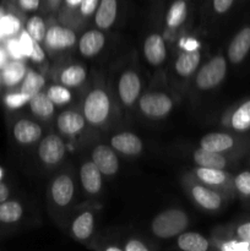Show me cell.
<instances>
[{
    "label": "cell",
    "mask_w": 250,
    "mask_h": 251,
    "mask_svg": "<svg viewBox=\"0 0 250 251\" xmlns=\"http://www.w3.org/2000/svg\"><path fill=\"white\" fill-rule=\"evenodd\" d=\"M194 162L199 167H206V168H217L225 169L227 166V159L218 152H211L207 150L198 149L194 152Z\"/></svg>",
    "instance_id": "cell-20"
},
{
    "label": "cell",
    "mask_w": 250,
    "mask_h": 251,
    "mask_svg": "<svg viewBox=\"0 0 250 251\" xmlns=\"http://www.w3.org/2000/svg\"><path fill=\"white\" fill-rule=\"evenodd\" d=\"M19 41H20V44H21L24 56L29 58V55H31L32 53V49H33V44H34V41L32 39V37L27 33V31H24L21 33V36H20Z\"/></svg>",
    "instance_id": "cell-38"
},
{
    "label": "cell",
    "mask_w": 250,
    "mask_h": 251,
    "mask_svg": "<svg viewBox=\"0 0 250 251\" xmlns=\"http://www.w3.org/2000/svg\"><path fill=\"white\" fill-rule=\"evenodd\" d=\"M44 43L53 50H64L74 47L76 43V34L73 29L55 25L47 29Z\"/></svg>",
    "instance_id": "cell-7"
},
{
    "label": "cell",
    "mask_w": 250,
    "mask_h": 251,
    "mask_svg": "<svg viewBox=\"0 0 250 251\" xmlns=\"http://www.w3.org/2000/svg\"><path fill=\"white\" fill-rule=\"evenodd\" d=\"M29 98L31 97L24 92L11 93V95L5 97V104L11 109H17V108L24 107L27 102H29Z\"/></svg>",
    "instance_id": "cell-36"
},
{
    "label": "cell",
    "mask_w": 250,
    "mask_h": 251,
    "mask_svg": "<svg viewBox=\"0 0 250 251\" xmlns=\"http://www.w3.org/2000/svg\"><path fill=\"white\" fill-rule=\"evenodd\" d=\"M92 161L104 176H113L118 172L119 161L110 147L105 145H98L92 151Z\"/></svg>",
    "instance_id": "cell-8"
},
{
    "label": "cell",
    "mask_w": 250,
    "mask_h": 251,
    "mask_svg": "<svg viewBox=\"0 0 250 251\" xmlns=\"http://www.w3.org/2000/svg\"><path fill=\"white\" fill-rule=\"evenodd\" d=\"M234 186L242 195L250 198V172H240L234 178Z\"/></svg>",
    "instance_id": "cell-35"
},
{
    "label": "cell",
    "mask_w": 250,
    "mask_h": 251,
    "mask_svg": "<svg viewBox=\"0 0 250 251\" xmlns=\"http://www.w3.org/2000/svg\"><path fill=\"white\" fill-rule=\"evenodd\" d=\"M74 191H75V186H74L73 179L66 174L56 176L51 184V198L54 202L60 207H65L71 202L74 198Z\"/></svg>",
    "instance_id": "cell-10"
},
{
    "label": "cell",
    "mask_w": 250,
    "mask_h": 251,
    "mask_svg": "<svg viewBox=\"0 0 250 251\" xmlns=\"http://www.w3.org/2000/svg\"><path fill=\"white\" fill-rule=\"evenodd\" d=\"M53 1H55V0H53Z\"/></svg>",
    "instance_id": "cell-54"
},
{
    "label": "cell",
    "mask_w": 250,
    "mask_h": 251,
    "mask_svg": "<svg viewBox=\"0 0 250 251\" xmlns=\"http://www.w3.org/2000/svg\"><path fill=\"white\" fill-rule=\"evenodd\" d=\"M26 31L29 36L32 37L34 42H42L44 41V37L47 33L46 22L38 15H33L28 19L26 24Z\"/></svg>",
    "instance_id": "cell-32"
},
{
    "label": "cell",
    "mask_w": 250,
    "mask_h": 251,
    "mask_svg": "<svg viewBox=\"0 0 250 251\" xmlns=\"http://www.w3.org/2000/svg\"><path fill=\"white\" fill-rule=\"evenodd\" d=\"M0 37H2V33H1V29H0Z\"/></svg>",
    "instance_id": "cell-52"
},
{
    "label": "cell",
    "mask_w": 250,
    "mask_h": 251,
    "mask_svg": "<svg viewBox=\"0 0 250 251\" xmlns=\"http://www.w3.org/2000/svg\"><path fill=\"white\" fill-rule=\"evenodd\" d=\"M109 97L102 88L91 91L83 102V117L92 125H100L104 123L109 115Z\"/></svg>",
    "instance_id": "cell-2"
},
{
    "label": "cell",
    "mask_w": 250,
    "mask_h": 251,
    "mask_svg": "<svg viewBox=\"0 0 250 251\" xmlns=\"http://www.w3.org/2000/svg\"><path fill=\"white\" fill-rule=\"evenodd\" d=\"M104 43V34L97 29H91L81 36L80 41H78V50L83 56L91 58L102 50Z\"/></svg>",
    "instance_id": "cell-15"
},
{
    "label": "cell",
    "mask_w": 250,
    "mask_h": 251,
    "mask_svg": "<svg viewBox=\"0 0 250 251\" xmlns=\"http://www.w3.org/2000/svg\"><path fill=\"white\" fill-rule=\"evenodd\" d=\"M58 129L65 135H76L85 127V117L74 110H65L56 120Z\"/></svg>",
    "instance_id": "cell-18"
},
{
    "label": "cell",
    "mask_w": 250,
    "mask_h": 251,
    "mask_svg": "<svg viewBox=\"0 0 250 251\" xmlns=\"http://www.w3.org/2000/svg\"><path fill=\"white\" fill-rule=\"evenodd\" d=\"M189 226V218L184 211L178 208H169L153 218L151 229L156 237L161 239H169L179 235Z\"/></svg>",
    "instance_id": "cell-1"
},
{
    "label": "cell",
    "mask_w": 250,
    "mask_h": 251,
    "mask_svg": "<svg viewBox=\"0 0 250 251\" xmlns=\"http://www.w3.org/2000/svg\"><path fill=\"white\" fill-rule=\"evenodd\" d=\"M225 74H227V61L225 56H213L200 69L196 75V86L203 91L212 90L222 82L223 78L225 77Z\"/></svg>",
    "instance_id": "cell-3"
},
{
    "label": "cell",
    "mask_w": 250,
    "mask_h": 251,
    "mask_svg": "<svg viewBox=\"0 0 250 251\" xmlns=\"http://www.w3.org/2000/svg\"><path fill=\"white\" fill-rule=\"evenodd\" d=\"M139 107L146 117L163 118L173 109V100L166 93L151 92L142 96Z\"/></svg>",
    "instance_id": "cell-4"
},
{
    "label": "cell",
    "mask_w": 250,
    "mask_h": 251,
    "mask_svg": "<svg viewBox=\"0 0 250 251\" xmlns=\"http://www.w3.org/2000/svg\"><path fill=\"white\" fill-rule=\"evenodd\" d=\"M105 250H107V251H122V249H120V248H118V247H109V248H107Z\"/></svg>",
    "instance_id": "cell-50"
},
{
    "label": "cell",
    "mask_w": 250,
    "mask_h": 251,
    "mask_svg": "<svg viewBox=\"0 0 250 251\" xmlns=\"http://www.w3.org/2000/svg\"><path fill=\"white\" fill-rule=\"evenodd\" d=\"M24 215V208L17 201H4L0 203V222L15 223Z\"/></svg>",
    "instance_id": "cell-29"
},
{
    "label": "cell",
    "mask_w": 250,
    "mask_h": 251,
    "mask_svg": "<svg viewBox=\"0 0 250 251\" xmlns=\"http://www.w3.org/2000/svg\"><path fill=\"white\" fill-rule=\"evenodd\" d=\"M250 51V26H245L233 37L228 46V59L232 64H239Z\"/></svg>",
    "instance_id": "cell-9"
},
{
    "label": "cell",
    "mask_w": 250,
    "mask_h": 251,
    "mask_svg": "<svg viewBox=\"0 0 250 251\" xmlns=\"http://www.w3.org/2000/svg\"><path fill=\"white\" fill-rule=\"evenodd\" d=\"M38 156L46 164L59 163L65 156V145L58 135L50 134L44 137L38 147Z\"/></svg>",
    "instance_id": "cell-5"
},
{
    "label": "cell",
    "mask_w": 250,
    "mask_h": 251,
    "mask_svg": "<svg viewBox=\"0 0 250 251\" xmlns=\"http://www.w3.org/2000/svg\"><path fill=\"white\" fill-rule=\"evenodd\" d=\"M29 108H31L32 113H33L36 117L47 118L51 117L54 114V103L51 102L50 98L47 96V93L38 92L37 95L32 96L29 98Z\"/></svg>",
    "instance_id": "cell-24"
},
{
    "label": "cell",
    "mask_w": 250,
    "mask_h": 251,
    "mask_svg": "<svg viewBox=\"0 0 250 251\" xmlns=\"http://www.w3.org/2000/svg\"><path fill=\"white\" fill-rule=\"evenodd\" d=\"M46 80H44L43 76L39 73L34 70H27L26 76L22 80V86H21V92L26 93L29 97L37 95L38 92H41V90L43 88Z\"/></svg>",
    "instance_id": "cell-30"
},
{
    "label": "cell",
    "mask_w": 250,
    "mask_h": 251,
    "mask_svg": "<svg viewBox=\"0 0 250 251\" xmlns=\"http://www.w3.org/2000/svg\"><path fill=\"white\" fill-rule=\"evenodd\" d=\"M14 137L19 144L31 145L42 136V129L37 123L28 119H21L14 125Z\"/></svg>",
    "instance_id": "cell-12"
},
{
    "label": "cell",
    "mask_w": 250,
    "mask_h": 251,
    "mask_svg": "<svg viewBox=\"0 0 250 251\" xmlns=\"http://www.w3.org/2000/svg\"><path fill=\"white\" fill-rule=\"evenodd\" d=\"M237 237L250 244V222L243 223L237 228Z\"/></svg>",
    "instance_id": "cell-43"
},
{
    "label": "cell",
    "mask_w": 250,
    "mask_h": 251,
    "mask_svg": "<svg viewBox=\"0 0 250 251\" xmlns=\"http://www.w3.org/2000/svg\"><path fill=\"white\" fill-rule=\"evenodd\" d=\"M1 176H2V171L0 169V179H1Z\"/></svg>",
    "instance_id": "cell-51"
},
{
    "label": "cell",
    "mask_w": 250,
    "mask_h": 251,
    "mask_svg": "<svg viewBox=\"0 0 250 251\" xmlns=\"http://www.w3.org/2000/svg\"><path fill=\"white\" fill-rule=\"evenodd\" d=\"M110 145L115 151L127 156H136L142 151V141L132 132H120L110 140Z\"/></svg>",
    "instance_id": "cell-13"
},
{
    "label": "cell",
    "mask_w": 250,
    "mask_h": 251,
    "mask_svg": "<svg viewBox=\"0 0 250 251\" xmlns=\"http://www.w3.org/2000/svg\"><path fill=\"white\" fill-rule=\"evenodd\" d=\"M196 176L201 181L210 185H221L227 180V176L223 169L217 168H206V167H199L196 169Z\"/></svg>",
    "instance_id": "cell-31"
},
{
    "label": "cell",
    "mask_w": 250,
    "mask_h": 251,
    "mask_svg": "<svg viewBox=\"0 0 250 251\" xmlns=\"http://www.w3.org/2000/svg\"><path fill=\"white\" fill-rule=\"evenodd\" d=\"M9 195H10L9 188H7L4 183H0V203L6 201L7 198H9Z\"/></svg>",
    "instance_id": "cell-47"
},
{
    "label": "cell",
    "mask_w": 250,
    "mask_h": 251,
    "mask_svg": "<svg viewBox=\"0 0 250 251\" xmlns=\"http://www.w3.org/2000/svg\"><path fill=\"white\" fill-rule=\"evenodd\" d=\"M193 198L201 207L208 211H216L222 205V199L216 191L201 185H195L191 189Z\"/></svg>",
    "instance_id": "cell-19"
},
{
    "label": "cell",
    "mask_w": 250,
    "mask_h": 251,
    "mask_svg": "<svg viewBox=\"0 0 250 251\" xmlns=\"http://www.w3.org/2000/svg\"><path fill=\"white\" fill-rule=\"evenodd\" d=\"M221 249L225 251H250V244L242 239L228 240L221 247Z\"/></svg>",
    "instance_id": "cell-37"
},
{
    "label": "cell",
    "mask_w": 250,
    "mask_h": 251,
    "mask_svg": "<svg viewBox=\"0 0 250 251\" xmlns=\"http://www.w3.org/2000/svg\"><path fill=\"white\" fill-rule=\"evenodd\" d=\"M29 59H31L32 61H34V63H42V61L46 59V54H44L43 49H42V47L39 46L38 42H34L33 49H32V53L31 55H29Z\"/></svg>",
    "instance_id": "cell-42"
},
{
    "label": "cell",
    "mask_w": 250,
    "mask_h": 251,
    "mask_svg": "<svg viewBox=\"0 0 250 251\" xmlns=\"http://www.w3.org/2000/svg\"><path fill=\"white\" fill-rule=\"evenodd\" d=\"M229 124L237 131H247L250 129V100H245L233 112Z\"/></svg>",
    "instance_id": "cell-26"
},
{
    "label": "cell",
    "mask_w": 250,
    "mask_h": 251,
    "mask_svg": "<svg viewBox=\"0 0 250 251\" xmlns=\"http://www.w3.org/2000/svg\"><path fill=\"white\" fill-rule=\"evenodd\" d=\"M81 1H82V0H64L66 6L69 7H78V5H80Z\"/></svg>",
    "instance_id": "cell-49"
},
{
    "label": "cell",
    "mask_w": 250,
    "mask_h": 251,
    "mask_svg": "<svg viewBox=\"0 0 250 251\" xmlns=\"http://www.w3.org/2000/svg\"><path fill=\"white\" fill-rule=\"evenodd\" d=\"M118 92L125 105H132L141 92V80L135 71L127 70L123 73L118 82Z\"/></svg>",
    "instance_id": "cell-6"
},
{
    "label": "cell",
    "mask_w": 250,
    "mask_h": 251,
    "mask_svg": "<svg viewBox=\"0 0 250 251\" xmlns=\"http://www.w3.org/2000/svg\"><path fill=\"white\" fill-rule=\"evenodd\" d=\"M125 250L126 251H147L146 245L142 242L137 239H131L127 242V244L125 245Z\"/></svg>",
    "instance_id": "cell-45"
},
{
    "label": "cell",
    "mask_w": 250,
    "mask_h": 251,
    "mask_svg": "<svg viewBox=\"0 0 250 251\" xmlns=\"http://www.w3.org/2000/svg\"><path fill=\"white\" fill-rule=\"evenodd\" d=\"M201 61V54L198 49L185 50L178 56L175 61V71L180 76L188 77L198 69Z\"/></svg>",
    "instance_id": "cell-21"
},
{
    "label": "cell",
    "mask_w": 250,
    "mask_h": 251,
    "mask_svg": "<svg viewBox=\"0 0 250 251\" xmlns=\"http://www.w3.org/2000/svg\"><path fill=\"white\" fill-rule=\"evenodd\" d=\"M234 0H213V9L217 14H225L232 7Z\"/></svg>",
    "instance_id": "cell-41"
},
{
    "label": "cell",
    "mask_w": 250,
    "mask_h": 251,
    "mask_svg": "<svg viewBox=\"0 0 250 251\" xmlns=\"http://www.w3.org/2000/svg\"><path fill=\"white\" fill-rule=\"evenodd\" d=\"M80 179L86 193L95 195L102 189V172L93 161L82 164L80 169Z\"/></svg>",
    "instance_id": "cell-14"
},
{
    "label": "cell",
    "mask_w": 250,
    "mask_h": 251,
    "mask_svg": "<svg viewBox=\"0 0 250 251\" xmlns=\"http://www.w3.org/2000/svg\"><path fill=\"white\" fill-rule=\"evenodd\" d=\"M86 76L87 75L85 68L74 64L64 69L60 75V81L66 87H77L86 80Z\"/></svg>",
    "instance_id": "cell-28"
},
{
    "label": "cell",
    "mask_w": 250,
    "mask_h": 251,
    "mask_svg": "<svg viewBox=\"0 0 250 251\" xmlns=\"http://www.w3.org/2000/svg\"><path fill=\"white\" fill-rule=\"evenodd\" d=\"M47 96L50 98L51 102L56 105H63L70 102L71 92L69 87L61 85H53L47 91Z\"/></svg>",
    "instance_id": "cell-33"
},
{
    "label": "cell",
    "mask_w": 250,
    "mask_h": 251,
    "mask_svg": "<svg viewBox=\"0 0 250 251\" xmlns=\"http://www.w3.org/2000/svg\"><path fill=\"white\" fill-rule=\"evenodd\" d=\"M7 64V54L2 49H0V68H4Z\"/></svg>",
    "instance_id": "cell-48"
},
{
    "label": "cell",
    "mask_w": 250,
    "mask_h": 251,
    "mask_svg": "<svg viewBox=\"0 0 250 251\" xmlns=\"http://www.w3.org/2000/svg\"><path fill=\"white\" fill-rule=\"evenodd\" d=\"M186 12H188V5L185 0H175L172 2L166 16L167 26L171 28H176L180 26L185 21Z\"/></svg>",
    "instance_id": "cell-27"
},
{
    "label": "cell",
    "mask_w": 250,
    "mask_h": 251,
    "mask_svg": "<svg viewBox=\"0 0 250 251\" xmlns=\"http://www.w3.org/2000/svg\"><path fill=\"white\" fill-rule=\"evenodd\" d=\"M20 28H21V22L14 15L7 14L0 17V29L2 36H15L17 32H20Z\"/></svg>",
    "instance_id": "cell-34"
},
{
    "label": "cell",
    "mask_w": 250,
    "mask_h": 251,
    "mask_svg": "<svg viewBox=\"0 0 250 251\" xmlns=\"http://www.w3.org/2000/svg\"><path fill=\"white\" fill-rule=\"evenodd\" d=\"M95 228V217L91 212L81 213L73 222V234L78 240H86L92 235Z\"/></svg>",
    "instance_id": "cell-25"
},
{
    "label": "cell",
    "mask_w": 250,
    "mask_h": 251,
    "mask_svg": "<svg viewBox=\"0 0 250 251\" xmlns=\"http://www.w3.org/2000/svg\"><path fill=\"white\" fill-rule=\"evenodd\" d=\"M118 0H100L96 10L95 24L100 29H108L112 27L117 19Z\"/></svg>",
    "instance_id": "cell-17"
},
{
    "label": "cell",
    "mask_w": 250,
    "mask_h": 251,
    "mask_svg": "<svg viewBox=\"0 0 250 251\" xmlns=\"http://www.w3.org/2000/svg\"><path fill=\"white\" fill-rule=\"evenodd\" d=\"M198 42L195 39H190V38H186L181 41V47L185 48V50H195L198 48Z\"/></svg>",
    "instance_id": "cell-46"
},
{
    "label": "cell",
    "mask_w": 250,
    "mask_h": 251,
    "mask_svg": "<svg viewBox=\"0 0 250 251\" xmlns=\"http://www.w3.org/2000/svg\"><path fill=\"white\" fill-rule=\"evenodd\" d=\"M2 16V14H1V11H0V17H1Z\"/></svg>",
    "instance_id": "cell-53"
},
{
    "label": "cell",
    "mask_w": 250,
    "mask_h": 251,
    "mask_svg": "<svg viewBox=\"0 0 250 251\" xmlns=\"http://www.w3.org/2000/svg\"><path fill=\"white\" fill-rule=\"evenodd\" d=\"M179 249L184 251H206L208 249V240L203 235L195 232L180 233L178 237Z\"/></svg>",
    "instance_id": "cell-22"
},
{
    "label": "cell",
    "mask_w": 250,
    "mask_h": 251,
    "mask_svg": "<svg viewBox=\"0 0 250 251\" xmlns=\"http://www.w3.org/2000/svg\"><path fill=\"white\" fill-rule=\"evenodd\" d=\"M98 4L100 0H82L78 5V9L83 16H91L97 10Z\"/></svg>",
    "instance_id": "cell-40"
},
{
    "label": "cell",
    "mask_w": 250,
    "mask_h": 251,
    "mask_svg": "<svg viewBox=\"0 0 250 251\" xmlns=\"http://www.w3.org/2000/svg\"><path fill=\"white\" fill-rule=\"evenodd\" d=\"M17 4L25 11H34L39 7L41 0H17Z\"/></svg>",
    "instance_id": "cell-44"
},
{
    "label": "cell",
    "mask_w": 250,
    "mask_h": 251,
    "mask_svg": "<svg viewBox=\"0 0 250 251\" xmlns=\"http://www.w3.org/2000/svg\"><path fill=\"white\" fill-rule=\"evenodd\" d=\"M144 54L151 65H161L167 58V48L163 37L158 33L150 34L144 43Z\"/></svg>",
    "instance_id": "cell-11"
},
{
    "label": "cell",
    "mask_w": 250,
    "mask_h": 251,
    "mask_svg": "<svg viewBox=\"0 0 250 251\" xmlns=\"http://www.w3.org/2000/svg\"><path fill=\"white\" fill-rule=\"evenodd\" d=\"M27 74V69L24 63L20 60H14L7 63L6 65L2 68L1 73V80L9 87L16 86L17 83L21 82L25 78Z\"/></svg>",
    "instance_id": "cell-23"
},
{
    "label": "cell",
    "mask_w": 250,
    "mask_h": 251,
    "mask_svg": "<svg viewBox=\"0 0 250 251\" xmlns=\"http://www.w3.org/2000/svg\"><path fill=\"white\" fill-rule=\"evenodd\" d=\"M234 146V139L225 132H210L200 140V147L211 152H225Z\"/></svg>",
    "instance_id": "cell-16"
},
{
    "label": "cell",
    "mask_w": 250,
    "mask_h": 251,
    "mask_svg": "<svg viewBox=\"0 0 250 251\" xmlns=\"http://www.w3.org/2000/svg\"><path fill=\"white\" fill-rule=\"evenodd\" d=\"M7 53H9V55L11 56V58H14L15 60H20L21 58H24V53H22V48L19 39H9V42H7Z\"/></svg>",
    "instance_id": "cell-39"
}]
</instances>
